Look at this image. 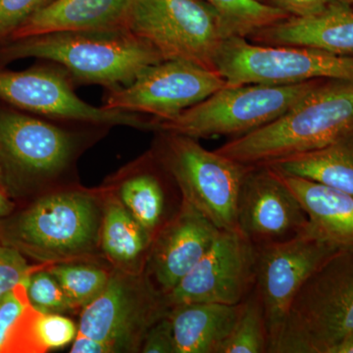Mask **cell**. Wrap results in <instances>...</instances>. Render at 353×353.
<instances>
[{
    "label": "cell",
    "instance_id": "20",
    "mask_svg": "<svg viewBox=\"0 0 353 353\" xmlns=\"http://www.w3.org/2000/svg\"><path fill=\"white\" fill-rule=\"evenodd\" d=\"M274 170L303 206L310 229L339 250H353L352 194Z\"/></svg>",
    "mask_w": 353,
    "mask_h": 353
},
{
    "label": "cell",
    "instance_id": "32",
    "mask_svg": "<svg viewBox=\"0 0 353 353\" xmlns=\"http://www.w3.org/2000/svg\"><path fill=\"white\" fill-rule=\"evenodd\" d=\"M340 0H264V3L283 11L290 17L316 15Z\"/></svg>",
    "mask_w": 353,
    "mask_h": 353
},
{
    "label": "cell",
    "instance_id": "2",
    "mask_svg": "<svg viewBox=\"0 0 353 353\" xmlns=\"http://www.w3.org/2000/svg\"><path fill=\"white\" fill-rule=\"evenodd\" d=\"M26 58L59 65L75 85L106 90L129 85L146 67L164 60L152 44L129 30L48 32L0 46V65Z\"/></svg>",
    "mask_w": 353,
    "mask_h": 353
},
{
    "label": "cell",
    "instance_id": "15",
    "mask_svg": "<svg viewBox=\"0 0 353 353\" xmlns=\"http://www.w3.org/2000/svg\"><path fill=\"white\" fill-rule=\"evenodd\" d=\"M303 206L277 172L266 165L252 166L238 202L239 230L255 245L289 240L308 227Z\"/></svg>",
    "mask_w": 353,
    "mask_h": 353
},
{
    "label": "cell",
    "instance_id": "31",
    "mask_svg": "<svg viewBox=\"0 0 353 353\" xmlns=\"http://www.w3.org/2000/svg\"><path fill=\"white\" fill-rule=\"evenodd\" d=\"M143 353H175L173 334L168 314L158 320L148 330L141 345Z\"/></svg>",
    "mask_w": 353,
    "mask_h": 353
},
{
    "label": "cell",
    "instance_id": "5",
    "mask_svg": "<svg viewBox=\"0 0 353 353\" xmlns=\"http://www.w3.org/2000/svg\"><path fill=\"white\" fill-rule=\"evenodd\" d=\"M353 334V250H341L297 292L269 353H331Z\"/></svg>",
    "mask_w": 353,
    "mask_h": 353
},
{
    "label": "cell",
    "instance_id": "38",
    "mask_svg": "<svg viewBox=\"0 0 353 353\" xmlns=\"http://www.w3.org/2000/svg\"><path fill=\"white\" fill-rule=\"evenodd\" d=\"M347 2H350V4H353V0H347Z\"/></svg>",
    "mask_w": 353,
    "mask_h": 353
},
{
    "label": "cell",
    "instance_id": "16",
    "mask_svg": "<svg viewBox=\"0 0 353 353\" xmlns=\"http://www.w3.org/2000/svg\"><path fill=\"white\" fill-rule=\"evenodd\" d=\"M220 231L182 201L176 214L153 239L143 272L148 282L164 296L168 294L208 252Z\"/></svg>",
    "mask_w": 353,
    "mask_h": 353
},
{
    "label": "cell",
    "instance_id": "18",
    "mask_svg": "<svg viewBox=\"0 0 353 353\" xmlns=\"http://www.w3.org/2000/svg\"><path fill=\"white\" fill-rule=\"evenodd\" d=\"M248 39L264 46H304L353 55V8L347 0H340L316 15L279 21Z\"/></svg>",
    "mask_w": 353,
    "mask_h": 353
},
{
    "label": "cell",
    "instance_id": "39",
    "mask_svg": "<svg viewBox=\"0 0 353 353\" xmlns=\"http://www.w3.org/2000/svg\"><path fill=\"white\" fill-rule=\"evenodd\" d=\"M259 1L264 2V0H259Z\"/></svg>",
    "mask_w": 353,
    "mask_h": 353
},
{
    "label": "cell",
    "instance_id": "8",
    "mask_svg": "<svg viewBox=\"0 0 353 353\" xmlns=\"http://www.w3.org/2000/svg\"><path fill=\"white\" fill-rule=\"evenodd\" d=\"M127 29L152 44L164 60H183L216 71L225 39L222 16L203 0H134Z\"/></svg>",
    "mask_w": 353,
    "mask_h": 353
},
{
    "label": "cell",
    "instance_id": "22",
    "mask_svg": "<svg viewBox=\"0 0 353 353\" xmlns=\"http://www.w3.org/2000/svg\"><path fill=\"white\" fill-rule=\"evenodd\" d=\"M103 215L101 227V250L117 270L145 272L152 240L122 202L104 185Z\"/></svg>",
    "mask_w": 353,
    "mask_h": 353
},
{
    "label": "cell",
    "instance_id": "25",
    "mask_svg": "<svg viewBox=\"0 0 353 353\" xmlns=\"http://www.w3.org/2000/svg\"><path fill=\"white\" fill-rule=\"evenodd\" d=\"M268 348L263 306L254 288L243 301L240 317L218 353H268Z\"/></svg>",
    "mask_w": 353,
    "mask_h": 353
},
{
    "label": "cell",
    "instance_id": "27",
    "mask_svg": "<svg viewBox=\"0 0 353 353\" xmlns=\"http://www.w3.org/2000/svg\"><path fill=\"white\" fill-rule=\"evenodd\" d=\"M48 264H39L26 282L30 303L43 313L76 312L61 285L46 268Z\"/></svg>",
    "mask_w": 353,
    "mask_h": 353
},
{
    "label": "cell",
    "instance_id": "19",
    "mask_svg": "<svg viewBox=\"0 0 353 353\" xmlns=\"http://www.w3.org/2000/svg\"><path fill=\"white\" fill-rule=\"evenodd\" d=\"M132 1L53 0L21 26L11 39L54 32L128 30Z\"/></svg>",
    "mask_w": 353,
    "mask_h": 353
},
{
    "label": "cell",
    "instance_id": "28",
    "mask_svg": "<svg viewBox=\"0 0 353 353\" xmlns=\"http://www.w3.org/2000/svg\"><path fill=\"white\" fill-rule=\"evenodd\" d=\"M39 265H30L19 250L0 241V299L28 280Z\"/></svg>",
    "mask_w": 353,
    "mask_h": 353
},
{
    "label": "cell",
    "instance_id": "1",
    "mask_svg": "<svg viewBox=\"0 0 353 353\" xmlns=\"http://www.w3.org/2000/svg\"><path fill=\"white\" fill-rule=\"evenodd\" d=\"M102 215L101 188L57 185L0 220V241L41 264L90 260L101 250Z\"/></svg>",
    "mask_w": 353,
    "mask_h": 353
},
{
    "label": "cell",
    "instance_id": "13",
    "mask_svg": "<svg viewBox=\"0 0 353 353\" xmlns=\"http://www.w3.org/2000/svg\"><path fill=\"white\" fill-rule=\"evenodd\" d=\"M257 250L255 289L263 306L269 353L304 282L341 250L322 241L309 224L304 231L289 240L259 246Z\"/></svg>",
    "mask_w": 353,
    "mask_h": 353
},
{
    "label": "cell",
    "instance_id": "17",
    "mask_svg": "<svg viewBox=\"0 0 353 353\" xmlns=\"http://www.w3.org/2000/svg\"><path fill=\"white\" fill-rule=\"evenodd\" d=\"M104 187L122 202L152 243L183 201L176 199L182 196L152 150L111 176Z\"/></svg>",
    "mask_w": 353,
    "mask_h": 353
},
{
    "label": "cell",
    "instance_id": "12",
    "mask_svg": "<svg viewBox=\"0 0 353 353\" xmlns=\"http://www.w3.org/2000/svg\"><path fill=\"white\" fill-rule=\"evenodd\" d=\"M226 85L217 71L163 60L146 67L129 85L106 90L102 108L150 116L154 124L173 119Z\"/></svg>",
    "mask_w": 353,
    "mask_h": 353
},
{
    "label": "cell",
    "instance_id": "24",
    "mask_svg": "<svg viewBox=\"0 0 353 353\" xmlns=\"http://www.w3.org/2000/svg\"><path fill=\"white\" fill-rule=\"evenodd\" d=\"M57 279L75 311H81L105 289L113 268H104L88 260L46 265Z\"/></svg>",
    "mask_w": 353,
    "mask_h": 353
},
{
    "label": "cell",
    "instance_id": "14",
    "mask_svg": "<svg viewBox=\"0 0 353 353\" xmlns=\"http://www.w3.org/2000/svg\"><path fill=\"white\" fill-rule=\"evenodd\" d=\"M257 253V246L240 230L220 231L208 252L165 296L169 307L243 303L256 285Z\"/></svg>",
    "mask_w": 353,
    "mask_h": 353
},
{
    "label": "cell",
    "instance_id": "26",
    "mask_svg": "<svg viewBox=\"0 0 353 353\" xmlns=\"http://www.w3.org/2000/svg\"><path fill=\"white\" fill-rule=\"evenodd\" d=\"M222 16L233 36L248 39L255 32L290 16L259 0H203Z\"/></svg>",
    "mask_w": 353,
    "mask_h": 353
},
{
    "label": "cell",
    "instance_id": "9",
    "mask_svg": "<svg viewBox=\"0 0 353 353\" xmlns=\"http://www.w3.org/2000/svg\"><path fill=\"white\" fill-rule=\"evenodd\" d=\"M215 68L227 85H296L315 80L353 82V55L304 46H264L236 36L225 39Z\"/></svg>",
    "mask_w": 353,
    "mask_h": 353
},
{
    "label": "cell",
    "instance_id": "3",
    "mask_svg": "<svg viewBox=\"0 0 353 353\" xmlns=\"http://www.w3.org/2000/svg\"><path fill=\"white\" fill-rule=\"evenodd\" d=\"M108 129L0 105V176L7 192L14 197L57 187L85 148Z\"/></svg>",
    "mask_w": 353,
    "mask_h": 353
},
{
    "label": "cell",
    "instance_id": "36",
    "mask_svg": "<svg viewBox=\"0 0 353 353\" xmlns=\"http://www.w3.org/2000/svg\"><path fill=\"white\" fill-rule=\"evenodd\" d=\"M51 1H53V0H46V4L50 3Z\"/></svg>",
    "mask_w": 353,
    "mask_h": 353
},
{
    "label": "cell",
    "instance_id": "29",
    "mask_svg": "<svg viewBox=\"0 0 353 353\" xmlns=\"http://www.w3.org/2000/svg\"><path fill=\"white\" fill-rule=\"evenodd\" d=\"M46 6V0H0V46Z\"/></svg>",
    "mask_w": 353,
    "mask_h": 353
},
{
    "label": "cell",
    "instance_id": "37",
    "mask_svg": "<svg viewBox=\"0 0 353 353\" xmlns=\"http://www.w3.org/2000/svg\"><path fill=\"white\" fill-rule=\"evenodd\" d=\"M0 183H1V185H3V187H4L3 183H2L1 176H0ZM4 188H6V187H4Z\"/></svg>",
    "mask_w": 353,
    "mask_h": 353
},
{
    "label": "cell",
    "instance_id": "33",
    "mask_svg": "<svg viewBox=\"0 0 353 353\" xmlns=\"http://www.w3.org/2000/svg\"><path fill=\"white\" fill-rule=\"evenodd\" d=\"M71 353H108V348L103 343L88 338V336H79L77 334L72 345Z\"/></svg>",
    "mask_w": 353,
    "mask_h": 353
},
{
    "label": "cell",
    "instance_id": "4",
    "mask_svg": "<svg viewBox=\"0 0 353 353\" xmlns=\"http://www.w3.org/2000/svg\"><path fill=\"white\" fill-rule=\"evenodd\" d=\"M353 132V82L324 80L284 115L224 143L217 152L245 165L317 150Z\"/></svg>",
    "mask_w": 353,
    "mask_h": 353
},
{
    "label": "cell",
    "instance_id": "23",
    "mask_svg": "<svg viewBox=\"0 0 353 353\" xmlns=\"http://www.w3.org/2000/svg\"><path fill=\"white\" fill-rule=\"evenodd\" d=\"M266 166L353 196V132L323 148L290 155Z\"/></svg>",
    "mask_w": 353,
    "mask_h": 353
},
{
    "label": "cell",
    "instance_id": "11",
    "mask_svg": "<svg viewBox=\"0 0 353 353\" xmlns=\"http://www.w3.org/2000/svg\"><path fill=\"white\" fill-rule=\"evenodd\" d=\"M46 62L24 71L0 69V101L50 119L153 131L150 116L95 108L83 101L77 95L75 83L66 70Z\"/></svg>",
    "mask_w": 353,
    "mask_h": 353
},
{
    "label": "cell",
    "instance_id": "35",
    "mask_svg": "<svg viewBox=\"0 0 353 353\" xmlns=\"http://www.w3.org/2000/svg\"><path fill=\"white\" fill-rule=\"evenodd\" d=\"M331 353H353V334L334 347Z\"/></svg>",
    "mask_w": 353,
    "mask_h": 353
},
{
    "label": "cell",
    "instance_id": "6",
    "mask_svg": "<svg viewBox=\"0 0 353 353\" xmlns=\"http://www.w3.org/2000/svg\"><path fill=\"white\" fill-rule=\"evenodd\" d=\"M152 152L189 202L221 231L239 230L241 185L252 165L206 150L197 139L157 132Z\"/></svg>",
    "mask_w": 353,
    "mask_h": 353
},
{
    "label": "cell",
    "instance_id": "10",
    "mask_svg": "<svg viewBox=\"0 0 353 353\" xmlns=\"http://www.w3.org/2000/svg\"><path fill=\"white\" fill-rule=\"evenodd\" d=\"M169 310L145 273L113 268L105 289L81 310L78 334L103 343L108 353L141 352L148 330Z\"/></svg>",
    "mask_w": 353,
    "mask_h": 353
},
{
    "label": "cell",
    "instance_id": "21",
    "mask_svg": "<svg viewBox=\"0 0 353 353\" xmlns=\"http://www.w3.org/2000/svg\"><path fill=\"white\" fill-rule=\"evenodd\" d=\"M243 303H196L171 307L168 318L175 353H218L238 321Z\"/></svg>",
    "mask_w": 353,
    "mask_h": 353
},
{
    "label": "cell",
    "instance_id": "30",
    "mask_svg": "<svg viewBox=\"0 0 353 353\" xmlns=\"http://www.w3.org/2000/svg\"><path fill=\"white\" fill-rule=\"evenodd\" d=\"M26 282L9 290L0 299V353H4L14 326L31 304L28 299Z\"/></svg>",
    "mask_w": 353,
    "mask_h": 353
},
{
    "label": "cell",
    "instance_id": "7",
    "mask_svg": "<svg viewBox=\"0 0 353 353\" xmlns=\"http://www.w3.org/2000/svg\"><path fill=\"white\" fill-rule=\"evenodd\" d=\"M323 81L296 85H226L173 119L154 123V131L197 139L220 136L238 138L284 115Z\"/></svg>",
    "mask_w": 353,
    "mask_h": 353
},
{
    "label": "cell",
    "instance_id": "34",
    "mask_svg": "<svg viewBox=\"0 0 353 353\" xmlns=\"http://www.w3.org/2000/svg\"><path fill=\"white\" fill-rule=\"evenodd\" d=\"M13 197L9 194L6 188L0 183V220L4 219L14 211Z\"/></svg>",
    "mask_w": 353,
    "mask_h": 353
}]
</instances>
